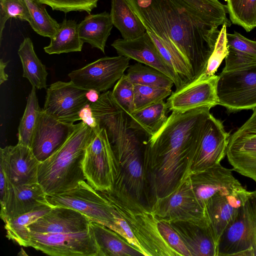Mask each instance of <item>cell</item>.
Wrapping results in <instances>:
<instances>
[{"mask_svg":"<svg viewBox=\"0 0 256 256\" xmlns=\"http://www.w3.org/2000/svg\"><path fill=\"white\" fill-rule=\"evenodd\" d=\"M0 38L6 22L14 18L30 22V14L24 0H0Z\"/></svg>","mask_w":256,"mask_h":256,"instance_id":"38","label":"cell"},{"mask_svg":"<svg viewBox=\"0 0 256 256\" xmlns=\"http://www.w3.org/2000/svg\"><path fill=\"white\" fill-rule=\"evenodd\" d=\"M112 94L116 102L128 116L135 110L134 84L126 74L116 82Z\"/></svg>","mask_w":256,"mask_h":256,"instance_id":"37","label":"cell"},{"mask_svg":"<svg viewBox=\"0 0 256 256\" xmlns=\"http://www.w3.org/2000/svg\"><path fill=\"white\" fill-rule=\"evenodd\" d=\"M11 186L12 185L8 180L3 168L0 166V217L4 214Z\"/></svg>","mask_w":256,"mask_h":256,"instance_id":"43","label":"cell"},{"mask_svg":"<svg viewBox=\"0 0 256 256\" xmlns=\"http://www.w3.org/2000/svg\"><path fill=\"white\" fill-rule=\"evenodd\" d=\"M52 207L48 204L38 207L32 211L12 218L6 221V237L21 246H30L31 232L28 226L48 212Z\"/></svg>","mask_w":256,"mask_h":256,"instance_id":"30","label":"cell"},{"mask_svg":"<svg viewBox=\"0 0 256 256\" xmlns=\"http://www.w3.org/2000/svg\"><path fill=\"white\" fill-rule=\"evenodd\" d=\"M18 53L22 66L23 77L27 78L36 89L46 88L48 73L45 66L37 56L30 38H24Z\"/></svg>","mask_w":256,"mask_h":256,"instance_id":"29","label":"cell"},{"mask_svg":"<svg viewBox=\"0 0 256 256\" xmlns=\"http://www.w3.org/2000/svg\"><path fill=\"white\" fill-rule=\"evenodd\" d=\"M88 90L72 81L55 82L46 90L42 110L58 120L74 123L79 120L80 110L90 102L86 96Z\"/></svg>","mask_w":256,"mask_h":256,"instance_id":"14","label":"cell"},{"mask_svg":"<svg viewBox=\"0 0 256 256\" xmlns=\"http://www.w3.org/2000/svg\"><path fill=\"white\" fill-rule=\"evenodd\" d=\"M126 74L134 84L172 88L174 81L160 70L140 62L130 65Z\"/></svg>","mask_w":256,"mask_h":256,"instance_id":"33","label":"cell"},{"mask_svg":"<svg viewBox=\"0 0 256 256\" xmlns=\"http://www.w3.org/2000/svg\"><path fill=\"white\" fill-rule=\"evenodd\" d=\"M110 16L113 25L126 40L142 36L146 29L127 0H111Z\"/></svg>","mask_w":256,"mask_h":256,"instance_id":"27","label":"cell"},{"mask_svg":"<svg viewBox=\"0 0 256 256\" xmlns=\"http://www.w3.org/2000/svg\"><path fill=\"white\" fill-rule=\"evenodd\" d=\"M79 120H82L90 126L95 134L99 132L100 130L98 124L95 118L91 106L90 102L87 104L78 113Z\"/></svg>","mask_w":256,"mask_h":256,"instance_id":"44","label":"cell"},{"mask_svg":"<svg viewBox=\"0 0 256 256\" xmlns=\"http://www.w3.org/2000/svg\"><path fill=\"white\" fill-rule=\"evenodd\" d=\"M250 191L244 187L231 192H220L212 196L204 208L208 230L217 244L225 230L232 224L244 204Z\"/></svg>","mask_w":256,"mask_h":256,"instance_id":"16","label":"cell"},{"mask_svg":"<svg viewBox=\"0 0 256 256\" xmlns=\"http://www.w3.org/2000/svg\"><path fill=\"white\" fill-rule=\"evenodd\" d=\"M218 76L199 77L176 90L166 100L169 111L185 112L201 106L218 105L216 95Z\"/></svg>","mask_w":256,"mask_h":256,"instance_id":"20","label":"cell"},{"mask_svg":"<svg viewBox=\"0 0 256 256\" xmlns=\"http://www.w3.org/2000/svg\"><path fill=\"white\" fill-rule=\"evenodd\" d=\"M230 137L222 122L210 114L196 144L190 168L191 173L198 172L220 164L226 155Z\"/></svg>","mask_w":256,"mask_h":256,"instance_id":"13","label":"cell"},{"mask_svg":"<svg viewBox=\"0 0 256 256\" xmlns=\"http://www.w3.org/2000/svg\"><path fill=\"white\" fill-rule=\"evenodd\" d=\"M190 176L172 192L157 199L150 210L158 220L190 222L208 228L204 210L194 194Z\"/></svg>","mask_w":256,"mask_h":256,"instance_id":"10","label":"cell"},{"mask_svg":"<svg viewBox=\"0 0 256 256\" xmlns=\"http://www.w3.org/2000/svg\"><path fill=\"white\" fill-rule=\"evenodd\" d=\"M36 89L35 87L32 86L27 100L24 112L18 128V143L30 148L34 132L42 110L38 104Z\"/></svg>","mask_w":256,"mask_h":256,"instance_id":"32","label":"cell"},{"mask_svg":"<svg viewBox=\"0 0 256 256\" xmlns=\"http://www.w3.org/2000/svg\"><path fill=\"white\" fill-rule=\"evenodd\" d=\"M120 171L106 132L100 128L86 150L83 161L86 180L97 191H107L113 186Z\"/></svg>","mask_w":256,"mask_h":256,"instance_id":"9","label":"cell"},{"mask_svg":"<svg viewBox=\"0 0 256 256\" xmlns=\"http://www.w3.org/2000/svg\"><path fill=\"white\" fill-rule=\"evenodd\" d=\"M100 96V92L93 89H90L86 94V98L90 103H94L98 101Z\"/></svg>","mask_w":256,"mask_h":256,"instance_id":"46","label":"cell"},{"mask_svg":"<svg viewBox=\"0 0 256 256\" xmlns=\"http://www.w3.org/2000/svg\"><path fill=\"white\" fill-rule=\"evenodd\" d=\"M216 95L218 105L230 112L256 108V64L218 76Z\"/></svg>","mask_w":256,"mask_h":256,"instance_id":"7","label":"cell"},{"mask_svg":"<svg viewBox=\"0 0 256 256\" xmlns=\"http://www.w3.org/2000/svg\"><path fill=\"white\" fill-rule=\"evenodd\" d=\"M190 180L198 202L204 210L208 200L220 192H231L242 188L232 174V170L220 164L192 174Z\"/></svg>","mask_w":256,"mask_h":256,"instance_id":"21","label":"cell"},{"mask_svg":"<svg viewBox=\"0 0 256 256\" xmlns=\"http://www.w3.org/2000/svg\"><path fill=\"white\" fill-rule=\"evenodd\" d=\"M30 246L54 256H98V249L90 228L73 233L41 234L31 232Z\"/></svg>","mask_w":256,"mask_h":256,"instance_id":"11","label":"cell"},{"mask_svg":"<svg viewBox=\"0 0 256 256\" xmlns=\"http://www.w3.org/2000/svg\"><path fill=\"white\" fill-rule=\"evenodd\" d=\"M46 196V194L38 182L12 186L4 214L0 218L5 222L12 218L29 212L38 207L48 204Z\"/></svg>","mask_w":256,"mask_h":256,"instance_id":"23","label":"cell"},{"mask_svg":"<svg viewBox=\"0 0 256 256\" xmlns=\"http://www.w3.org/2000/svg\"><path fill=\"white\" fill-rule=\"evenodd\" d=\"M226 24L222 26L214 49L208 62L204 72L200 77L208 78L215 74L218 68L228 52Z\"/></svg>","mask_w":256,"mask_h":256,"instance_id":"39","label":"cell"},{"mask_svg":"<svg viewBox=\"0 0 256 256\" xmlns=\"http://www.w3.org/2000/svg\"><path fill=\"white\" fill-rule=\"evenodd\" d=\"M158 220L160 232L168 244L178 253L180 256H191L181 238L170 223L163 220Z\"/></svg>","mask_w":256,"mask_h":256,"instance_id":"41","label":"cell"},{"mask_svg":"<svg viewBox=\"0 0 256 256\" xmlns=\"http://www.w3.org/2000/svg\"><path fill=\"white\" fill-rule=\"evenodd\" d=\"M91 220L75 210L54 206L28 226L31 232L65 234L83 232L90 228Z\"/></svg>","mask_w":256,"mask_h":256,"instance_id":"22","label":"cell"},{"mask_svg":"<svg viewBox=\"0 0 256 256\" xmlns=\"http://www.w3.org/2000/svg\"><path fill=\"white\" fill-rule=\"evenodd\" d=\"M172 93V88L156 86L134 84L135 110L164 100Z\"/></svg>","mask_w":256,"mask_h":256,"instance_id":"36","label":"cell"},{"mask_svg":"<svg viewBox=\"0 0 256 256\" xmlns=\"http://www.w3.org/2000/svg\"><path fill=\"white\" fill-rule=\"evenodd\" d=\"M168 112L167 104L164 100L135 110L128 116L129 126L134 130L142 131L150 137L166 122Z\"/></svg>","mask_w":256,"mask_h":256,"instance_id":"28","label":"cell"},{"mask_svg":"<svg viewBox=\"0 0 256 256\" xmlns=\"http://www.w3.org/2000/svg\"><path fill=\"white\" fill-rule=\"evenodd\" d=\"M130 60L120 55L103 57L72 71L68 76L70 81L79 86L104 92L124 74Z\"/></svg>","mask_w":256,"mask_h":256,"instance_id":"12","label":"cell"},{"mask_svg":"<svg viewBox=\"0 0 256 256\" xmlns=\"http://www.w3.org/2000/svg\"><path fill=\"white\" fill-rule=\"evenodd\" d=\"M48 46L44 48L49 54L80 52L84 44L75 20H64L56 34L50 38Z\"/></svg>","mask_w":256,"mask_h":256,"instance_id":"31","label":"cell"},{"mask_svg":"<svg viewBox=\"0 0 256 256\" xmlns=\"http://www.w3.org/2000/svg\"><path fill=\"white\" fill-rule=\"evenodd\" d=\"M168 222L181 238L191 256H217L218 246L208 228L190 222Z\"/></svg>","mask_w":256,"mask_h":256,"instance_id":"24","label":"cell"},{"mask_svg":"<svg viewBox=\"0 0 256 256\" xmlns=\"http://www.w3.org/2000/svg\"><path fill=\"white\" fill-rule=\"evenodd\" d=\"M90 104L100 128L106 132L118 163L120 171L117 178L134 198L150 208L144 167V144L130 128L128 116L110 90L102 93L98 101Z\"/></svg>","mask_w":256,"mask_h":256,"instance_id":"3","label":"cell"},{"mask_svg":"<svg viewBox=\"0 0 256 256\" xmlns=\"http://www.w3.org/2000/svg\"><path fill=\"white\" fill-rule=\"evenodd\" d=\"M113 26L108 12L89 14L78 24V30L84 42H87L92 48H97L104 53L106 42Z\"/></svg>","mask_w":256,"mask_h":256,"instance_id":"26","label":"cell"},{"mask_svg":"<svg viewBox=\"0 0 256 256\" xmlns=\"http://www.w3.org/2000/svg\"><path fill=\"white\" fill-rule=\"evenodd\" d=\"M46 198L52 207L63 206L75 210L105 226L114 220V208L100 192L94 189L86 180L66 191L46 194Z\"/></svg>","mask_w":256,"mask_h":256,"instance_id":"8","label":"cell"},{"mask_svg":"<svg viewBox=\"0 0 256 256\" xmlns=\"http://www.w3.org/2000/svg\"><path fill=\"white\" fill-rule=\"evenodd\" d=\"M58 120L42 109L35 128L30 148L42 162L58 150L81 124Z\"/></svg>","mask_w":256,"mask_h":256,"instance_id":"17","label":"cell"},{"mask_svg":"<svg viewBox=\"0 0 256 256\" xmlns=\"http://www.w3.org/2000/svg\"><path fill=\"white\" fill-rule=\"evenodd\" d=\"M226 38L228 46L256 56V41L249 40L236 32L232 34L227 33Z\"/></svg>","mask_w":256,"mask_h":256,"instance_id":"42","label":"cell"},{"mask_svg":"<svg viewBox=\"0 0 256 256\" xmlns=\"http://www.w3.org/2000/svg\"><path fill=\"white\" fill-rule=\"evenodd\" d=\"M90 226L98 249V256H144L116 232L91 220Z\"/></svg>","mask_w":256,"mask_h":256,"instance_id":"25","label":"cell"},{"mask_svg":"<svg viewBox=\"0 0 256 256\" xmlns=\"http://www.w3.org/2000/svg\"><path fill=\"white\" fill-rule=\"evenodd\" d=\"M231 22L250 32L256 27V0H226Z\"/></svg>","mask_w":256,"mask_h":256,"instance_id":"34","label":"cell"},{"mask_svg":"<svg viewBox=\"0 0 256 256\" xmlns=\"http://www.w3.org/2000/svg\"><path fill=\"white\" fill-rule=\"evenodd\" d=\"M226 156L233 170L256 182V108L230 136Z\"/></svg>","mask_w":256,"mask_h":256,"instance_id":"15","label":"cell"},{"mask_svg":"<svg viewBox=\"0 0 256 256\" xmlns=\"http://www.w3.org/2000/svg\"><path fill=\"white\" fill-rule=\"evenodd\" d=\"M29 10L32 28L38 34L50 38L58 30L60 24L48 13L42 4L36 0H24Z\"/></svg>","mask_w":256,"mask_h":256,"instance_id":"35","label":"cell"},{"mask_svg":"<svg viewBox=\"0 0 256 256\" xmlns=\"http://www.w3.org/2000/svg\"><path fill=\"white\" fill-rule=\"evenodd\" d=\"M50 6L53 10L64 13L72 11L86 12L88 14L97 7L99 0H36Z\"/></svg>","mask_w":256,"mask_h":256,"instance_id":"40","label":"cell"},{"mask_svg":"<svg viewBox=\"0 0 256 256\" xmlns=\"http://www.w3.org/2000/svg\"><path fill=\"white\" fill-rule=\"evenodd\" d=\"M100 192L126 221L145 256H180L162 237L150 208L134 198L120 178L110 190Z\"/></svg>","mask_w":256,"mask_h":256,"instance_id":"5","label":"cell"},{"mask_svg":"<svg viewBox=\"0 0 256 256\" xmlns=\"http://www.w3.org/2000/svg\"><path fill=\"white\" fill-rule=\"evenodd\" d=\"M146 31L166 48L184 56L194 80L205 72L220 32L232 22L218 0H127Z\"/></svg>","mask_w":256,"mask_h":256,"instance_id":"1","label":"cell"},{"mask_svg":"<svg viewBox=\"0 0 256 256\" xmlns=\"http://www.w3.org/2000/svg\"><path fill=\"white\" fill-rule=\"evenodd\" d=\"M8 62H4L2 59L0 60V84H2L4 82L8 80V75L5 72V68L7 66Z\"/></svg>","mask_w":256,"mask_h":256,"instance_id":"45","label":"cell"},{"mask_svg":"<svg viewBox=\"0 0 256 256\" xmlns=\"http://www.w3.org/2000/svg\"><path fill=\"white\" fill-rule=\"evenodd\" d=\"M40 162L31 148L24 144L18 143L0 149V166L12 186L38 182Z\"/></svg>","mask_w":256,"mask_h":256,"instance_id":"19","label":"cell"},{"mask_svg":"<svg viewBox=\"0 0 256 256\" xmlns=\"http://www.w3.org/2000/svg\"><path fill=\"white\" fill-rule=\"evenodd\" d=\"M256 256V190L222 234L217 256Z\"/></svg>","mask_w":256,"mask_h":256,"instance_id":"6","label":"cell"},{"mask_svg":"<svg viewBox=\"0 0 256 256\" xmlns=\"http://www.w3.org/2000/svg\"><path fill=\"white\" fill-rule=\"evenodd\" d=\"M211 108L172 112L162 127L144 143V167L150 207L191 174L196 144Z\"/></svg>","mask_w":256,"mask_h":256,"instance_id":"2","label":"cell"},{"mask_svg":"<svg viewBox=\"0 0 256 256\" xmlns=\"http://www.w3.org/2000/svg\"><path fill=\"white\" fill-rule=\"evenodd\" d=\"M95 134L90 126L82 122L58 150L40 163L38 181L46 194L66 191L86 180L83 161Z\"/></svg>","mask_w":256,"mask_h":256,"instance_id":"4","label":"cell"},{"mask_svg":"<svg viewBox=\"0 0 256 256\" xmlns=\"http://www.w3.org/2000/svg\"><path fill=\"white\" fill-rule=\"evenodd\" d=\"M112 46L118 55L128 57L164 73L172 80L176 90L184 86L180 76L162 58L146 31L142 36L134 40L118 38L114 41Z\"/></svg>","mask_w":256,"mask_h":256,"instance_id":"18","label":"cell"}]
</instances>
